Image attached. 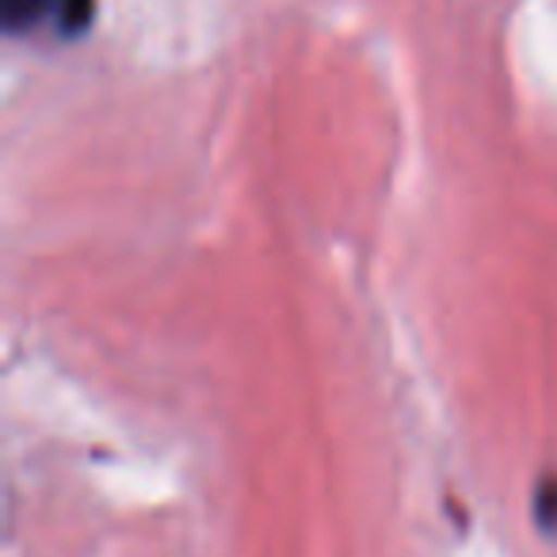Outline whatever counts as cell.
Segmentation results:
<instances>
[{
	"label": "cell",
	"mask_w": 557,
	"mask_h": 557,
	"mask_svg": "<svg viewBox=\"0 0 557 557\" xmlns=\"http://www.w3.org/2000/svg\"><path fill=\"white\" fill-rule=\"evenodd\" d=\"M96 16V0H0V20L9 35H39L73 39L88 32Z\"/></svg>",
	"instance_id": "obj_1"
}]
</instances>
